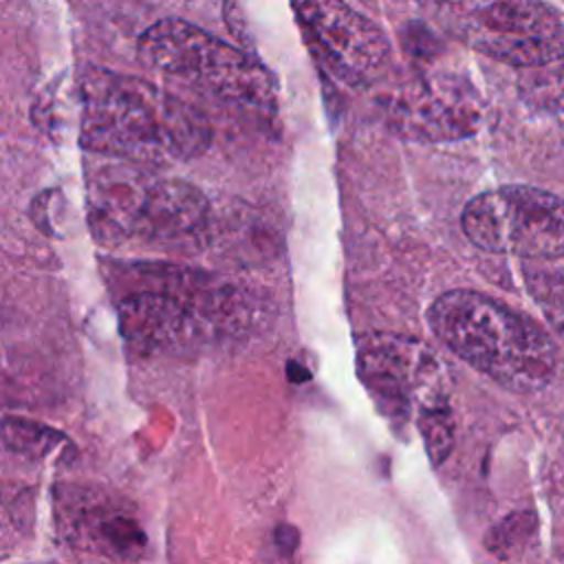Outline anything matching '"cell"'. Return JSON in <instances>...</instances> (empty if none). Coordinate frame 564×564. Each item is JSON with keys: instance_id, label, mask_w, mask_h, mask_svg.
Here are the masks:
<instances>
[{"instance_id": "obj_1", "label": "cell", "mask_w": 564, "mask_h": 564, "mask_svg": "<svg viewBox=\"0 0 564 564\" xmlns=\"http://www.w3.org/2000/svg\"><path fill=\"white\" fill-rule=\"evenodd\" d=\"M212 143L209 121L181 97L148 79L88 68L79 82V145L143 161H187Z\"/></svg>"}, {"instance_id": "obj_2", "label": "cell", "mask_w": 564, "mask_h": 564, "mask_svg": "<svg viewBox=\"0 0 564 564\" xmlns=\"http://www.w3.org/2000/svg\"><path fill=\"white\" fill-rule=\"evenodd\" d=\"M427 322L463 361L513 392H535L555 372L551 337L527 315L476 291L438 295Z\"/></svg>"}, {"instance_id": "obj_3", "label": "cell", "mask_w": 564, "mask_h": 564, "mask_svg": "<svg viewBox=\"0 0 564 564\" xmlns=\"http://www.w3.org/2000/svg\"><path fill=\"white\" fill-rule=\"evenodd\" d=\"M139 57L167 77L258 115L271 117L278 108V84L264 64L185 20L165 18L148 26L139 37Z\"/></svg>"}, {"instance_id": "obj_4", "label": "cell", "mask_w": 564, "mask_h": 564, "mask_svg": "<svg viewBox=\"0 0 564 564\" xmlns=\"http://www.w3.org/2000/svg\"><path fill=\"white\" fill-rule=\"evenodd\" d=\"M207 212L198 187L134 165H106L88 185V216L101 240L183 238L205 225Z\"/></svg>"}, {"instance_id": "obj_5", "label": "cell", "mask_w": 564, "mask_h": 564, "mask_svg": "<svg viewBox=\"0 0 564 564\" xmlns=\"http://www.w3.org/2000/svg\"><path fill=\"white\" fill-rule=\"evenodd\" d=\"M445 20L471 48L538 68L564 55V13L542 0H449Z\"/></svg>"}, {"instance_id": "obj_6", "label": "cell", "mask_w": 564, "mask_h": 564, "mask_svg": "<svg viewBox=\"0 0 564 564\" xmlns=\"http://www.w3.org/2000/svg\"><path fill=\"white\" fill-rule=\"evenodd\" d=\"M480 249L520 258L564 256V200L529 185H505L474 196L460 216Z\"/></svg>"}, {"instance_id": "obj_7", "label": "cell", "mask_w": 564, "mask_h": 564, "mask_svg": "<svg viewBox=\"0 0 564 564\" xmlns=\"http://www.w3.org/2000/svg\"><path fill=\"white\" fill-rule=\"evenodd\" d=\"M359 377L390 421L421 419L447 408L443 368L421 344L408 337L377 335L359 350Z\"/></svg>"}, {"instance_id": "obj_8", "label": "cell", "mask_w": 564, "mask_h": 564, "mask_svg": "<svg viewBox=\"0 0 564 564\" xmlns=\"http://www.w3.org/2000/svg\"><path fill=\"white\" fill-rule=\"evenodd\" d=\"M302 33L326 70L346 86H368L390 59L386 33L344 0H291Z\"/></svg>"}, {"instance_id": "obj_9", "label": "cell", "mask_w": 564, "mask_h": 564, "mask_svg": "<svg viewBox=\"0 0 564 564\" xmlns=\"http://www.w3.org/2000/svg\"><path fill=\"white\" fill-rule=\"evenodd\" d=\"M390 126L419 141H449L474 134L480 123V99L456 77L419 79L386 99Z\"/></svg>"}, {"instance_id": "obj_10", "label": "cell", "mask_w": 564, "mask_h": 564, "mask_svg": "<svg viewBox=\"0 0 564 564\" xmlns=\"http://www.w3.org/2000/svg\"><path fill=\"white\" fill-rule=\"evenodd\" d=\"M77 505H68V527L77 540H84L86 546L117 555H139L143 546V531L139 524L123 513V509L112 502H88L75 500Z\"/></svg>"}, {"instance_id": "obj_11", "label": "cell", "mask_w": 564, "mask_h": 564, "mask_svg": "<svg viewBox=\"0 0 564 564\" xmlns=\"http://www.w3.org/2000/svg\"><path fill=\"white\" fill-rule=\"evenodd\" d=\"M535 70L524 84L529 97L544 108L564 112V55Z\"/></svg>"}, {"instance_id": "obj_12", "label": "cell", "mask_w": 564, "mask_h": 564, "mask_svg": "<svg viewBox=\"0 0 564 564\" xmlns=\"http://www.w3.org/2000/svg\"><path fill=\"white\" fill-rule=\"evenodd\" d=\"M427 454L432 458V463H443L445 456L452 449V441H454V423H452V414L449 408H441L434 412L423 414L419 421Z\"/></svg>"}, {"instance_id": "obj_13", "label": "cell", "mask_w": 564, "mask_h": 564, "mask_svg": "<svg viewBox=\"0 0 564 564\" xmlns=\"http://www.w3.org/2000/svg\"><path fill=\"white\" fill-rule=\"evenodd\" d=\"M53 432L37 427V425H26L22 421H15L13 427L9 421H4V443L13 445L20 452H31V454H44L48 452V443L53 441Z\"/></svg>"}]
</instances>
